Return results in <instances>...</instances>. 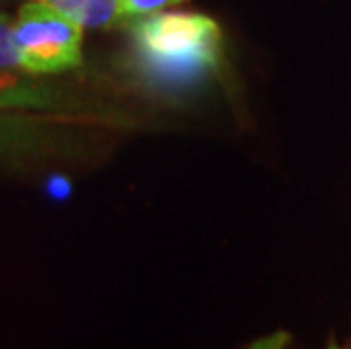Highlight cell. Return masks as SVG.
I'll use <instances>...</instances> for the list:
<instances>
[{
    "label": "cell",
    "instance_id": "5b68a950",
    "mask_svg": "<svg viewBox=\"0 0 351 349\" xmlns=\"http://www.w3.org/2000/svg\"><path fill=\"white\" fill-rule=\"evenodd\" d=\"M75 21L82 27H114L127 21L121 0H82Z\"/></svg>",
    "mask_w": 351,
    "mask_h": 349
},
{
    "label": "cell",
    "instance_id": "8992f818",
    "mask_svg": "<svg viewBox=\"0 0 351 349\" xmlns=\"http://www.w3.org/2000/svg\"><path fill=\"white\" fill-rule=\"evenodd\" d=\"M0 69L23 71V55L14 36V25L7 23L5 19H0Z\"/></svg>",
    "mask_w": 351,
    "mask_h": 349
},
{
    "label": "cell",
    "instance_id": "52a82bcc",
    "mask_svg": "<svg viewBox=\"0 0 351 349\" xmlns=\"http://www.w3.org/2000/svg\"><path fill=\"white\" fill-rule=\"evenodd\" d=\"M184 3V0H121L123 12L127 19H136V16H147V14L168 10V7Z\"/></svg>",
    "mask_w": 351,
    "mask_h": 349
},
{
    "label": "cell",
    "instance_id": "9c48e42d",
    "mask_svg": "<svg viewBox=\"0 0 351 349\" xmlns=\"http://www.w3.org/2000/svg\"><path fill=\"white\" fill-rule=\"evenodd\" d=\"M50 189H52V193H66V184L64 182H55Z\"/></svg>",
    "mask_w": 351,
    "mask_h": 349
},
{
    "label": "cell",
    "instance_id": "277c9868",
    "mask_svg": "<svg viewBox=\"0 0 351 349\" xmlns=\"http://www.w3.org/2000/svg\"><path fill=\"white\" fill-rule=\"evenodd\" d=\"M0 109L10 111H66V98L55 86L36 80L34 73L19 75L14 69H0Z\"/></svg>",
    "mask_w": 351,
    "mask_h": 349
},
{
    "label": "cell",
    "instance_id": "6da1fadb",
    "mask_svg": "<svg viewBox=\"0 0 351 349\" xmlns=\"http://www.w3.org/2000/svg\"><path fill=\"white\" fill-rule=\"evenodd\" d=\"M130 34L134 64L152 84L191 86L218 69L222 32L206 14L161 10L134 19Z\"/></svg>",
    "mask_w": 351,
    "mask_h": 349
},
{
    "label": "cell",
    "instance_id": "3957f363",
    "mask_svg": "<svg viewBox=\"0 0 351 349\" xmlns=\"http://www.w3.org/2000/svg\"><path fill=\"white\" fill-rule=\"evenodd\" d=\"M69 123L50 111L0 109V166H21L57 152L71 141Z\"/></svg>",
    "mask_w": 351,
    "mask_h": 349
},
{
    "label": "cell",
    "instance_id": "ba28073f",
    "mask_svg": "<svg viewBox=\"0 0 351 349\" xmlns=\"http://www.w3.org/2000/svg\"><path fill=\"white\" fill-rule=\"evenodd\" d=\"M36 3H46L50 7H55V10H59L62 14H66V16L75 19L77 12H80L82 0H36Z\"/></svg>",
    "mask_w": 351,
    "mask_h": 349
},
{
    "label": "cell",
    "instance_id": "7a4b0ae2",
    "mask_svg": "<svg viewBox=\"0 0 351 349\" xmlns=\"http://www.w3.org/2000/svg\"><path fill=\"white\" fill-rule=\"evenodd\" d=\"M14 36L23 55V71L57 75L82 64L84 27L46 3L29 0L14 21Z\"/></svg>",
    "mask_w": 351,
    "mask_h": 349
}]
</instances>
